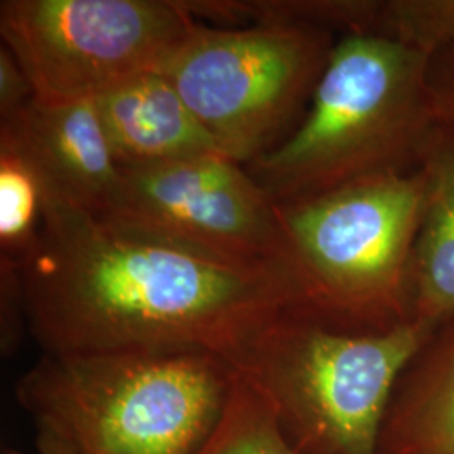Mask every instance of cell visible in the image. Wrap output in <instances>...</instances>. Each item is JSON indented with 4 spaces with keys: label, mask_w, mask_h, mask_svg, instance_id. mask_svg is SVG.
<instances>
[{
    "label": "cell",
    "mask_w": 454,
    "mask_h": 454,
    "mask_svg": "<svg viewBox=\"0 0 454 454\" xmlns=\"http://www.w3.org/2000/svg\"><path fill=\"white\" fill-rule=\"evenodd\" d=\"M43 180L16 146L0 142V264L19 268L33 253L44 219Z\"/></svg>",
    "instance_id": "13"
},
{
    "label": "cell",
    "mask_w": 454,
    "mask_h": 454,
    "mask_svg": "<svg viewBox=\"0 0 454 454\" xmlns=\"http://www.w3.org/2000/svg\"><path fill=\"white\" fill-rule=\"evenodd\" d=\"M34 98L33 84L14 54L0 48V120L17 114Z\"/></svg>",
    "instance_id": "16"
},
{
    "label": "cell",
    "mask_w": 454,
    "mask_h": 454,
    "mask_svg": "<svg viewBox=\"0 0 454 454\" xmlns=\"http://www.w3.org/2000/svg\"><path fill=\"white\" fill-rule=\"evenodd\" d=\"M101 125L123 170L223 155L162 73H144L95 99Z\"/></svg>",
    "instance_id": "10"
},
{
    "label": "cell",
    "mask_w": 454,
    "mask_h": 454,
    "mask_svg": "<svg viewBox=\"0 0 454 454\" xmlns=\"http://www.w3.org/2000/svg\"><path fill=\"white\" fill-rule=\"evenodd\" d=\"M103 217L215 258L288 264L275 202L244 165L223 155L127 168Z\"/></svg>",
    "instance_id": "8"
},
{
    "label": "cell",
    "mask_w": 454,
    "mask_h": 454,
    "mask_svg": "<svg viewBox=\"0 0 454 454\" xmlns=\"http://www.w3.org/2000/svg\"><path fill=\"white\" fill-rule=\"evenodd\" d=\"M377 454H454V322L438 328L401 375Z\"/></svg>",
    "instance_id": "12"
},
{
    "label": "cell",
    "mask_w": 454,
    "mask_h": 454,
    "mask_svg": "<svg viewBox=\"0 0 454 454\" xmlns=\"http://www.w3.org/2000/svg\"><path fill=\"white\" fill-rule=\"evenodd\" d=\"M19 279L44 354L202 350L226 358L298 305L286 262H239L46 199Z\"/></svg>",
    "instance_id": "1"
},
{
    "label": "cell",
    "mask_w": 454,
    "mask_h": 454,
    "mask_svg": "<svg viewBox=\"0 0 454 454\" xmlns=\"http://www.w3.org/2000/svg\"><path fill=\"white\" fill-rule=\"evenodd\" d=\"M202 22L174 0H4L0 35L46 103L97 99L160 71Z\"/></svg>",
    "instance_id": "7"
},
{
    "label": "cell",
    "mask_w": 454,
    "mask_h": 454,
    "mask_svg": "<svg viewBox=\"0 0 454 454\" xmlns=\"http://www.w3.org/2000/svg\"><path fill=\"white\" fill-rule=\"evenodd\" d=\"M380 33L424 49L431 58L433 91L454 97V0L382 2Z\"/></svg>",
    "instance_id": "14"
},
{
    "label": "cell",
    "mask_w": 454,
    "mask_h": 454,
    "mask_svg": "<svg viewBox=\"0 0 454 454\" xmlns=\"http://www.w3.org/2000/svg\"><path fill=\"white\" fill-rule=\"evenodd\" d=\"M434 330L354 328L301 309L270 317L227 356L298 454H377L401 375Z\"/></svg>",
    "instance_id": "3"
},
{
    "label": "cell",
    "mask_w": 454,
    "mask_h": 454,
    "mask_svg": "<svg viewBox=\"0 0 454 454\" xmlns=\"http://www.w3.org/2000/svg\"><path fill=\"white\" fill-rule=\"evenodd\" d=\"M439 123L424 49L390 34L347 33L300 125L246 168L275 204L290 202L418 170Z\"/></svg>",
    "instance_id": "2"
},
{
    "label": "cell",
    "mask_w": 454,
    "mask_h": 454,
    "mask_svg": "<svg viewBox=\"0 0 454 454\" xmlns=\"http://www.w3.org/2000/svg\"><path fill=\"white\" fill-rule=\"evenodd\" d=\"M424 211L421 172L380 174L276 204L296 307L354 328L411 320V273Z\"/></svg>",
    "instance_id": "5"
},
{
    "label": "cell",
    "mask_w": 454,
    "mask_h": 454,
    "mask_svg": "<svg viewBox=\"0 0 454 454\" xmlns=\"http://www.w3.org/2000/svg\"><path fill=\"white\" fill-rule=\"evenodd\" d=\"M335 43L333 33L307 24H200L159 73L224 157L246 167L300 125Z\"/></svg>",
    "instance_id": "6"
},
{
    "label": "cell",
    "mask_w": 454,
    "mask_h": 454,
    "mask_svg": "<svg viewBox=\"0 0 454 454\" xmlns=\"http://www.w3.org/2000/svg\"><path fill=\"white\" fill-rule=\"evenodd\" d=\"M2 454H24L22 451H17L14 448H7V450H4Z\"/></svg>",
    "instance_id": "19"
},
{
    "label": "cell",
    "mask_w": 454,
    "mask_h": 454,
    "mask_svg": "<svg viewBox=\"0 0 454 454\" xmlns=\"http://www.w3.org/2000/svg\"><path fill=\"white\" fill-rule=\"evenodd\" d=\"M232 382L226 360L202 350L43 354L16 399L74 454H194Z\"/></svg>",
    "instance_id": "4"
},
{
    "label": "cell",
    "mask_w": 454,
    "mask_h": 454,
    "mask_svg": "<svg viewBox=\"0 0 454 454\" xmlns=\"http://www.w3.org/2000/svg\"><path fill=\"white\" fill-rule=\"evenodd\" d=\"M434 98H436V108H438L441 121L454 125V97L434 95Z\"/></svg>",
    "instance_id": "18"
},
{
    "label": "cell",
    "mask_w": 454,
    "mask_h": 454,
    "mask_svg": "<svg viewBox=\"0 0 454 454\" xmlns=\"http://www.w3.org/2000/svg\"><path fill=\"white\" fill-rule=\"evenodd\" d=\"M418 170L424 211L411 273V320L436 332L454 322V125L439 123Z\"/></svg>",
    "instance_id": "11"
},
{
    "label": "cell",
    "mask_w": 454,
    "mask_h": 454,
    "mask_svg": "<svg viewBox=\"0 0 454 454\" xmlns=\"http://www.w3.org/2000/svg\"><path fill=\"white\" fill-rule=\"evenodd\" d=\"M37 454H74L63 439L44 427H37Z\"/></svg>",
    "instance_id": "17"
},
{
    "label": "cell",
    "mask_w": 454,
    "mask_h": 454,
    "mask_svg": "<svg viewBox=\"0 0 454 454\" xmlns=\"http://www.w3.org/2000/svg\"><path fill=\"white\" fill-rule=\"evenodd\" d=\"M194 454H298L285 438L271 407L234 373L226 406Z\"/></svg>",
    "instance_id": "15"
},
{
    "label": "cell",
    "mask_w": 454,
    "mask_h": 454,
    "mask_svg": "<svg viewBox=\"0 0 454 454\" xmlns=\"http://www.w3.org/2000/svg\"><path fill=\"white\" fill-rule=\"evenodd\" d=\"M0 142L16 146L43 180L46 199L106 215L125 182V170L101 125L95 99L46 103L33 98L0 120Z\"/></svg>",
    "instance_id": "9"
}]
</instances>
